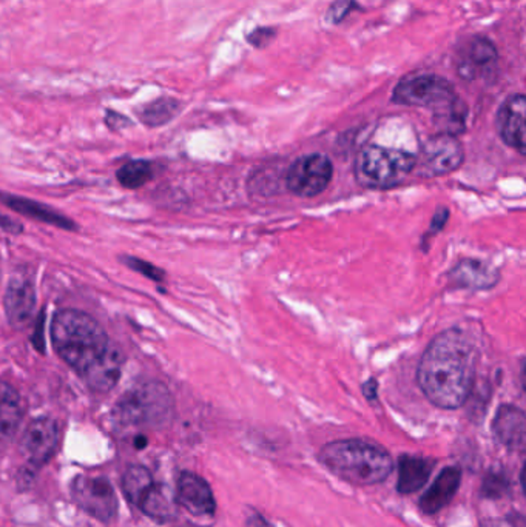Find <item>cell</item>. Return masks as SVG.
I'll return each instance as SVG.
<instances>
[{"label":"cell","instance_id":"cell-1","mask_svg":"<svg viewBox=\"0 0 526 527\" xmlns=\"http://www.w3.org/2000/svg\"><path fill=\"white\" fill-rule=\"evenodd\" d=\"M477 347L462 329L435 336L420 359L417 381L424 396L440 409H458L473 392Z\"/></svg>","mask_w":526,"mask_h":527},{"label":"cell","instance_id":"cell-4","mask_svg":"<svg viewBox=\"0 0 526 527\" xmlns=\"http://www.w3.org/2000/svg\"><path fill=\"white\" fill-rule=\"evenodd\" d=\"M318 459L335 477L354 486H374L391 475L394 461L386 449L367 440L329 442Z\"/></svg>","mask_w":526,"mask_h":527},{"label":"cell","instance_id":"cell-13","mask_svg":"<svg viewBox=\"0 0 526 527\" xmlns=\"http://www.w3.org/2000/svg\"><path fill=\"white\" fill-rule=\"evenodd\" d=\"M499 54L489 39L476 36L465 45L458 60V75L463 79L476 80L494 73Z\"/></svg>","mask_w":526,"mask_h":527},{"label":"cell","instance_id":"cell-20","mask_svg":"<svg viewBox=\"0 0 526 527\" xmlns=\"http://www.w3.org/2000/svg\"><path fill=\"white\" fill-rule=\"evenodd\" d=\"M23 412L25 405L19 392L11 384L0 381V438H11L16 433Z\"/></svg>","mask_w":526,"mask_h":527},{"label":"cell","instance_id":"cell-23","mask_svg":"<svg viewBox=\"0 0 526 527\" xmlns=\"http://www.w3.org/2000/svg\"><path fill=\"white\" fill-rule=\"evenodd\" d=\"M179 112H181V102L173 97H159L141 108L138 116L141 123L147 127L156 128L173 121Z\"/></svg>","mask_w":526,"mask_h":527},{"label":"cell","instance_id":"cell-2","mask_svg":"<svg viewBox=\"0 0 526 527\" xmlns=\"http://www.w3.org/2000/svg\"><path fill=\"white\" fill-rule=\"evenodd\" d=\"M51 341L58 355L81 377L90 372L112 346L103 325L90 314L73 309L54 314Z\"/></svg>","mask_w":526,"mask_h":527},{"label":"cell","instance_id":"cell-9","mask_svg":"<svg viewBox=\"0 0 526 527\" xmlns=\"http://www.w3.org/2000/svg\"><path fill=\"white\" fill-rule=\"evenodd\" d=\"M463 159H465V151L456 136L440 133L426 141L415 166H420L422 175L432 177V176H443L456 171L462 166Z\"/></svg>","mask_w":526,"mask_h":527},{"label":"cell","instance_id":"cell-16","mask_svg":"<svg viewBox=\"0 0 526 527\" xmlns=\"http://www.w3.org/2000/svg\"><path fill=\"white\" fill-rule=\"evenodd\" d=\"M449 281L454 287L467 290H489L497 286L500 273L493 264L480 259H463L458 262L451 273Z\"/></svg>","mask_w":526,"mask_h":527},{"label":"cell","instance_id":"cell-5","mask_svg":"<svg viewBox=\"0 0 526 527\" xmlns=\"http://www.w3.org/2000/svg\"><path fill=\"white\" fill-rule=\"evenodd\" d=\"M175 403L166 386L158 381L138 384L118 401L114 420L122 426L161 429L173 418Z\"/></svg>","mask_w":526,"mask_h":527},{"label":"cell","instance_id":"cell-15","mask_svg":"<svg viewBox=\"0 0 526 527\" xmlns=\"http://www.w3.org/2000/svg\"><path fill=\"white\" fill-rule=\"evenodd\" d=\"M493 432L495 440L503 448L514 452H523L526 442L525 412L516 405H502L493 421Z\"/></svg>","mask_w":526,"mask_h":527},{"label":"cell","instance_id":"cell-11","mask_svg":"<svg viewBox=\"0 0 526 527\" xmlns=\"http://www.w3.org/2000/svg\"><path fill=\"white\" fill-rule=\"evenodd\" d=\"M526 97L512 95L508 97L497 112L495 127L500 139L511 149L525 155L526 150Z\"/></svg>","mask_w":526,"mask_h":527},{"label":"cell","instance_id":"cell-25","mask_svg":"<svg viewBox=\"0 0 526 527\" xmlns=\"http://www.w3.org/2000/svg\"><path fill=\"white\" fill-rule=\"evenodd\" d=\"M118 181L130 190L144 186L153 177V164L149 160H130L119 168Z\"/></svg>","mask_w":526,"mask_h":527},{"label":"cell","instance_id":"cell-22","mask_svg":"<svg viewBox=\"0 0 526 527\" xmlns=\"http://www.w3.org/2000/svg\"><path fill=\"white\" fill-rule=\"evenodd\" d=\"M136 507L147 517L158 522H172L173 518L177 517V500L167 492L164 486L156 483L145 492Z\"/></svg>","mask_w":526,"mask_h":527},{"label":"cell","instance_id":"cell-31","mask_svg":"<svg viewBox=\"0 0 526 527\" xmlns=\"http://www.w3.org/2000/svg\"><path fill=\"white\" fill-rule=\"evenodd\" d=\"M449 218V212L446 210V208H440L437 214H435L434 219H432V224H431V233H437V232H440L443 229V225L446 224V221Z\"/></svg>","mask_w":526,"mask_h":527},{"label":"cell","instance_id":"cell-17","mask_svg":"<svg viewBox=\"0 0 526 527\" xmlns=\"http://www.w3.org/2000/svg\"><path fill=\"white\" fill-rule=\"evenodd\" d=\"M460 483H462L460 468H443L428 492H424L423 496L420 498V509L428 515H434L437 512H440L454 498L457 490L460 487Z\"/></svg>","mask_w":526,"mask_h":527},{"label":"cell","instance_id":"cell-33","mask_svg":"<svg viewBox=\"0 0 526 527\" xmlns=\"http://www.w3.org/2000/svg\"><path fill=\"white\" fill-rule=\"evenodd\" d=\"M0 229L5 230V232H10V233H21L22 232V225L16 221H13V219L6 218V216H2L0 214Z\"/></svg>","mask_w":526,"mask_h":527},{"label":"cell","instance_id":"cell-14","mask_svg":"<svg viewBox=\"0 0 526 527\" xmlns=\"http://www.w3.org/2000/svg\"><path fill=\"white\" fill-rule=\"evenodd\" d=\"M6 318L14 329H23L36 309V290L27 277H11L5 293Z\"/></svg>","mask_w":526,"mask_h":527},{"label":"cell","instance_id":"cell-29","mask_svg":"<svg viewBox=\"0 0 526 527\" xmlns=\"http://www.w3.org/2000/svg\"><path fill=\"white\" fill-rule=\"evenodd\" d=\"M277 36L274 28L261 27L253 30L248 36V42L257 49H266Z\"/></svg>","mask_w":526,"mask_h":527},{"label":"cell","instance_id":"cell-12","mask_svg":"<svg viewBox=\"0 0 526 527\" xmlns=\"http://www.w3.org/2000/svg\"><path fill=\"white\" fill-rule=\"evenodd\" d=\"M175 500L195 517H210L216 511L215 496L209 483L194 472L179 475Z\"/></svg>","mask_w":526,"mask_h":527},{"label":"cell","instance_id":"cell-27","mask_svg":"<svg viewBox=\"0 0 526 527\" xmlns=\"http://www.w3.org/2000/svg\"><path fill=\"white\" fill-rule=\"evenodd\" d=\"M124 262L130 268L142 273L144 277H150L153 281H162L164 279V272H162L161 268L153 266V264L141 261V259H136V258H125Z\"/></svg>","mask_w":526,"mask_h":527},{"label":"cell","instance_id":"cell-3","mask_svg":"<svg viewBox=\"0 0 526 527\" xmlns=\"http://www.w3.org/2000/svg\"><path fill=\"white\" fill-rule=\"evenodd\" d=\"M393 102L406 107L431 108L440 133H463L467 128V108L449 80L441 76L411 75L398 82L393 91Z\"/></svg>","mask_w":526,"mask_h":527},{"label":"cell","instance_id":"cell-7","mask_svg":"<svg viewBox=\"0 0 526 527\" xmlns=\"http://www.w3.org/2000/svg\"><path fill=\"white\" fill-rule=\"evenodd\" d=\"M70 492L76 504L99 522H108L116 515L118 498L105 477L77 475L71 481Z\"/></svg>","mask_w":526,"mask_h":527},{"label":"cell","instance_id":"cell-19","mask_svg":"<svg viewBox=\"0 0 526 527\" xmlns=\"http://www.w3.org/2000/svg\"><path fill=\"white\" fill-rule=\"evenodd\" d=\"M434 466V459L402 455L398 459V492L404 495L419 492L428 483Z\"/></svg>","mask_w":526,"mask_h":527},{"label":"cell","instance_id":"cell-21","mask_svg":"<svg viewBox=\"0 0 526 527\" xmlns=\"http://www.w3.org/2000/svg\"><path fill=\"white\" fill-rule=\"evenodd\" d=\"M2 203L8 207L16 210L17 214H27L30 218L38 219L45 224H53L59 229L75 230L76 225L71 219L65 218L64 214L54 212L53 208L47 207L41 203H34L23 197L11 196V195H0Z\"/></svg>","mask_w":526,"mask_h":527},{"label":"cell","instance_id":"cell-10","mask_svg":"<svg viewBox=\"0 0 526 527\" xmlns=\"http://www.w3.org/2000/svg\"><path fill=\"white\" fill-rule=\"evenodd\" d=\"M59 444V427L51 418H38L28 424L21 438V452L34 468L53 459Z\"/></svg>","mask_w":526,"mask_h":527},{"label":"cell","instance_id":"cell-8","mask_svg":"<svg viewBox=\"0 0 526 527\" xmlns=\"http://www.w3.org/2000/svg\"><path fill=\"white\" fill-rule=\"evenodd\" d=\"M333 167L328 156H301L290 166L286 176V186L290 192L301 197H315L326 190L332 179Z\"/></svg>","mask_w":526,"mask_h":527},{"label":"cell","instance_id":"cell-28","mask_svg":"<svg viewBox=\"0 0 526 527\" xmlns=\"http://www.w3.org/2000/svg\"><path fill=\"white\" fill-rule=\"evenodd\" d=\"M355 6H357L355 0H335L332 6L328 10L329 21L332 22V23H340V22L349 16Z\"/></svg>","mask_w":526,"mask_h":527},{"label":"cell","instance_id":"cell-30","mask_svg":"<svg viewBox=\"0 0 526 527\" xmlns=\"http://www.w3.org/2000/svg\"><path fill=\"white\" fill-rule=\"evenodd\" d=\"M105 123H107L108 127L112 128V130H119V128H124L125 125H130V119L110 110L107 113V117H105Z\"/></svg>","mask_w":526,"mask_h":527},{"label":"cell","instance_id":"cell-35","mask_svg":"<svg viewBox=\"0 0 526 527\" xmlns=\"http://www.w3.org/2000/svg\"><path fill=\"white\" fill-rule=\"evenodd\" d=\"M134 446L138 449L145 448V446H147V440H145L144 437L136 438V440H134Z\"/></svg>","mask_w":526,"mask_h":527},{"label":"cell","instance_id":"cell-32","mask_svg":"<svg viewBox=\"0 0 526 527\" xmlns=\"http://www.w3.org/2000/svg\"><path fill=\"white\" fill-rule=\"evenodd\" d=\"M246 527H274L270 522L264 520L263 515H259L258 512H252L250 515L246 518Z\"/></svg>","mask_w":526,"mask_h":527},{"label":"cell","instance_id":"cell-34","mask_svg":"<svg viewBox=\"0 0 526 527\" xmlns=\"http://www.w3.org/2000/svg\"><path fill=\"white\" fill-rule=\"evenodd\" d=\"M376 390H378V386H376V381L374 378L369 379V381L363 386V394H365L367 400H376Z\"/></svg>","mask_w":526,"mask_h":527},{"label":"cell","instance_id":"cell-24","mask_svg":"<svg viewBox=\"0 0 526 527\" xmlns=\"http://www.w3.org/2000/svg\"><path fill=\"white\" fill-rule=\"evenodd\" d=\"M153 483L155 479L149 472V468H145L144 466H130L122 477V490L127 500L136 507Z\"/></svg>","mask_w":526,"mask_h":527},{"label":"cell","instance_id":"cell-18","mask_svg":"<svg viewBox=\"0 0 526 527\" xmlns=\"http://www.w3.org/2000/svg\"><path fill=\"white\" fill-rule=\"evenodd\" d=\"M124 362L122 351L112 344L103 359L97 362L96 366L82 378L86 379L88 387L97 394H107L118 384Z\"/></svg>","mask_w":526,"mask_h":527},{"label":"cell","instance_id":"cell-36","mask_svg":"<svg viewBox=\"0 0 526 527\" xmlns=\"http://www.w3.org/2000/svg\"><path fill=\"white\" fill-rule=\"evenodd\" d=\"M484 527H497V526H495L494 522H488V524H485Z\"/></svg>","mask_w":526,"mask_h":527},{"label":"cell","instance_id":"cell-6","mask_svg":"<svg viewBox=\"0 0 526 527\" xmlns=\"http://www.w3.org/2000/svg\"><path fill=\"white\" fill-rule=\"evenodd\" d=\"M415 164L417 158L408 151L366 145L355 159V177L365 188L387 190L406 181Z\"/></svg>","mask_w":526,"mask_h":527},{"label":"cell","instance_id":"cell-26","mask_svg":"<svg viewBox=\"0 0 526 527\" xmlns=\"http://www.w3.org/2000/svg\"><path fill=\"white\" fill-rule=\"evenodd\" d=\"M510 489V481L502 472H491L486 475L484 486H482V494L486 498H502Z\"/></svg>","mask_w":526,"mask_h":527}]
</instances>
